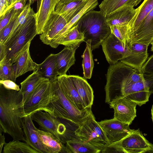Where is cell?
<instances>
[{
  "label": "cell",
  "instance_id": "cell-1",
  "mask_svg": "<svg viewBox=\"0 0 153 153\" xmlns=\"http://www.w3.org/2000/svg\"><path fill=\"white\" fill-rule=\"evenodd\" d=\"M23 115L22 95L19 91L6 89L0 85V129L13 140L25 142Z\"/></svg>",
  "mask_w": 153,
  "mask_h": 153
},
{
  "label": "cell",
  "instance_id": "cell-2",
  "mask_svg": "<svg viewBox=\"0 0 153 153\" xmlns=\"http://www.w3.org/2000/svg\"><path fill=\"white\" fill-rule=\"evenodd\" d=\"M76 25L84 35V42L91 40L92 50L98 48L111 33L106 18L100 10L88 12L81 18Z\"/></svg>",
  "mask_w": 153,
  "mask_h": 153
},
{
  "label": "cell",
  "instance_id": "cell-3",
  "mask_svg": "<svg viewBox=\"0 0 153 153\" xmlns=\"http://www.w3.org/2000/svg\"><path fill=\"white\" fill-rule=\"evenodd\" d=\"M54 95L48 108L51 114L66 119L77 126L92 113L91 108L81 111L76 108L65 94L57 78L51 81Z\"/></svg>",
  "mask_w": 153,
  "mask_h": 153
},
{
  "label": "cell",
  "instance_id": "cell-4",
  "mask_svg": "<svg viewBox=\"0 0 153 153\" xmlns=\"http://www.w3.org/2000/svg\"><path fill=\"white\" fill-rule=\"evenodd\" d=\"M36 35L35 13L32 9L25 22L14 36L8 42L3 44L6 56L4 59L13 64L22 48Z\"/></svg>",
  "mask_w": 153,
  "mask_h": 153
},
{
  "label": "cell",
  "instance_id": "cell-5",
  "mask_svg": "<svg viewBox=\"0 0 153 153\" xmlns=\"http://www.w3.org/2000/svg\"><path fill=\"white\" fill-rule=\"evenodd\" d=\"M136 70L120 61L110 65L106 74L105 87L106 103L110 104L120 97L127 79Z\"/></svg>",
  "mask_w": 153,
  "mask_h": 153
},
{
  "label": "cell",
  "instance_id": "cell-6",
  "mask_svg": "<svg viewBox=\"0 0 153 153\" xmlns=\"http://www.w3.org/2000/svg\"><path fill=\"white\" fill-rule=\"evenodd\" d=\"M33 120L39 125L40 129L53 134L59 140L65 144L73 137L71 134L70 121L42 111L31 115Z\"/></svg>",
  "mask_w": 153,
  "mask_h": 153
},
{
  "label": "cell",
  "instance_id": "cell-7",
  "mask_svg": "<svg viewBox=\"0 0 153 153\" xmlns=\"http://www.w3.org/2000/svg\"><path fill=\"white\" fill-rule=\"evenodd\" d=\"M100 153H153V144L138 129L120 140L105 146Z\"/></svg>",
  "mask_w": 153,
  "mask_h": 153
},
{
  "label": "cell",
  "instance_id": "cell-8",
  "mask_svg": "<svg viewBox=\"0 0 153 153\" xmlns=\"http://www.w3.org/2000/svg\"><path fill=\"white\" fill-rule=\"evenodd\" d=\"M54 95L51 82L46 79L41 82L31 93L23 105V118L39 111L51 114L48 106Z\"/></svg>",
  "mask_w": 153,
  "mask_h": 153
},
{
  "label": "cell",
  "instance_id": "cell-9",
  "mask_svg": "<svg viewBox=\"0 0 153 153\" xmlns=\"http://www.w3.org/2000/svg\"><path fill=\"white\" fill-rule=\"evenodd\" d=\"M76 138L102 150L108 144L102 129L93 113L74 131Z\"/></svg>",
  "mask_w": 153,
  "mask_h": 153
},
{
  "label": "cell",
  "instance_id": "cell-10",
  "mask_svg": "<svg viewBox=\"0 0 153 153\" xmlns=\"http://www.w3.org/2000/svg\"><path fill=\"white\" fill-rule=\"evenodd\" d=\"M101 45L106 59L110 65L116 64L130 54L128 44L124 43L111 33Z\"/></svg>",
  "mask_w": 153,
  "mask_h": 153
},
{
  "label": "cell",
  "instance_id": "cell-11",
  "mask_svg": "<svg viewBox=\"0 0 153 153\" xmlns=\"http://www.w3.org/2000/svg\"><path fill=\"white\" fill-rule=\"evenodd\" d=\"M109 104L114 111V118L129 125L136 117L137 104L126 97L116 99Z\"/></svg>",
  "mask_w": 153,
  "mask_h": 153
},
{
  "label": "cell",
  "instance_id": "cell-12",
  "mask_svg": "<svg viewBox=\"0 0 153 153\" xmlns=\"http://www.w3.org/2000/svg\"><path fill=\"white\" fill-rule=\"evenodd\" d=\"M103 131L108 144L122 140L133 131L129 125L114 118L98 122Z\"/></svg>",
  "mask_w": 153,
  "mask_h": 153
},
{
  "label": "cell",
  "instance_id": "cell-13",
  "mask_svg": "<svg viewBox=\"0 0 153 153\" xmlns=\"http://www.w3.org/2000/svg\"><path fill=\"white\" fill-rule=\"evenodd\" d=\"M68 23V21L62 16L54 11L51 14L42 33L40 35V39L44 44L49 45L52 39Z\"/></svg>",
  "mask_w": 153,
  "mask_h": 153
},
{
  "label": "cell",
  "instance_id": "cell-14",
  "mask_svg": "<svg viewBox=\"0 0 153 153\" xmlns=\"http://www.w3.org/2000/svg\"><path fill=\"white\" fill-rule=\"evenodd\" d=\"M32 41L28 42L21 49L14 60L13 64L15 76L18 77L29 71L37 70L39 64L32 59L30 52V47Z\"/></svg>",
  "mask_w": 153,
  "mask_h": 153
},
{
  "label": "cell",
  "instance_id": "cell-15",
  "mask_svg": "<svg viewBox=\"0 0 153 153\" xmlns=\"http://www.w3.org/2000/svg\"><path fill=\"white\" fill-rule=\"evenodd\" d=\"M153 39V9L126 41L149 45Z\"/></svg>",
  "mask_w": 153,
  "mask_h": 153
},
{
  "label": "cell",
  "instance_id": "cell-16",
  "mask_svg": "<svg viewBox=\"0 0 153 153\" xmlns=\"http://www.w3.org/2000/svg\"><path fill=\"white\" fill-rule=\"evenodd\" d=\"M128 45L130 51V54L120 61L140 71L148 57L147 49L149 45L136 42Z\"/></svg>",
  "mask_w": 153,
  "mask_h": 153
},
{
  "label": "cell",
  "instance_id": "cell-17",
  "mask_svg": "<svg viewBox=\"0 0 153 153\" xmlns=\"http://www.w3.org/2000/svg\"><path fill=\"white\" fill-rule=\"evenodd\" d=\"M151 94L143 80L126 87L121 91V97H126L137 105L141 106L149 101Z\"/></svg>",
  "mask_w": 153,
  "mask_h": 153
},
{
  "label": "cell",
  "instance_id": "cell-18",
  "mask_svg": "<svg viewBox=\"0 0 153 153\" xmlns=\"http://www.w3.org/2000/svg\"><path fill=\"white\" fill-rule=\"evenodd\" d=\"M81 43L65 46L59 53L56 54V68L58 76L66 74L69 68L75 62V53Z\"/></svg>",
  "mask_w": 153,
  "mask_h": 153
},
{
  "label": "cell",
  "instance_id": "cell-19",
  "mask_svg": "<svg viewBox=\"0 0 153 153\" xmlns=\"http://www.w3.org/2000/svg\"><path fill=\"white\" fill-rule=\"evenodd\" d=\"M31 115L24 118L23 129L26 142L39 153H48L42 144Z\"/></svg>",
  "mask_w": 153,
  "mask_h": 153
},
{
  "label": "cell",
  "instance_id": "cell-20",
  "mask_svg": "<svg viewBox=\"0 0 153 153\" xmlns=\"http://www.w3.org/2000/svg\"><path fill=\"white\" fill-rule=\"evenodd\" d=\"M137 9L132 19L125 26L126 42L153 9V0H144Z\"/></svg>",
  "mask_w": 153,
  "mask_h": 153
},
{
  "label": "cell",
  "instance_id": "cell-21",
  "mask_svg": "<svg viewBox=\"0 0 153 153\" xmlns=\"http://www.w3.org/2000/svg\"><path fill=\"white\" fill-rule=\"evenodd\" d=\"M85 108H91L94 99V92L85 79L78 75H69Z\"/></svg>",
  "mask_w": 153,
  "mask_h": 153
},
{
  "label": "cell",
  "instance_id": "cell-22",
  "mask_svg": "<svg viewBox=\"0 0 153 153\" xmlns=\"http://www.w3.org/2000/svg\"><path fill=\"white\" fill-rule=\"evenodd\" d=\"M57 78L65 96L76 108L81 111L89 108H85L69 75L58 76Z\"/></svg>",
  "mask_w": 153,
  "mask_h": 153
},
{
  "label": "cell",
  "instance_id": "cell-23",
  "mask_svg": "<svg viewBox=\"0 0 153 153\" xmlns=\"http://www.w3.org/2000/svg\"><path fill=\"white\" fill-rule=\"evenodd\" d=\"M58 0H41L40 6L35 13L37 34L40 35L51 14L55 10Z\"/></svg>",
  "mask_w": 153,
  "mask_h": 153
},
{
  "label": "cell",
  "instance_id": "cell-24",
  "mask_svg": "<svg viewBox=\"0 0 153 153\" xmlns=\"http://www.w3.org/2000/svg\"><path fill=\"white\" fill-rule=\"evenodd\" d=\"M137 9L128 5L123 6L106 17L109 26L126 25L132 19Z\"/></svg>",
  "mask_w": 153,
  "mask_h": 153
},
{
  "label": "cell",
  "instance_id": "cell-25",
  "mask_svg": "<svg viewBox=\"0 0 153 153\" xmlns=\"http://www.w3.org/2000/svg\"><path fill=\"white\" fill-rule=\"evenodd\" d=\"M40 140L48 153H65V145L53 134L36 128Z\"/></svg>",
  "mask_w": 153,
  "mask_h": 153
},
{
  "label": "cell",
  "instance_id": "cell-26",
  "mask_svg": "<svg viewBox=\"0 0 153 153\" xmlns=\"http://www.w3.org/2000/svg\"><path fill=\"white\" fill-rule=\"evenodd\" d=\"M88 0H77L56 6L55 12L62 16L68 23L82 9Z\"/></svg>",
  "mask_w": 153,
  "mask_h": 153
},
{
  "label": "cell",
  "instance_id": "cell-27",
  "mask_svg": "<svg viewBox=\"0 0 153 153\" xmlns=\"http://www.w3.org/2000/svg\"><path fill=\"white\" fill-rule=\"evenodd\" d=\"M46 79L36 70L20 83L21 87L19 92L22 96L23 105L36 87Z\"/></svg>",
  "mask_w": 153,
  "mask_h": 153
},
{
  "label": "cell",
  "instance_id": "cell-28",
  "mask_svg": "<svg viewBox=\"0 0 153 153\" xmlns=\"http://www.w3.org/2000/svg\"><path fill=\"white\" fill-rule=\"evenodd\" d=\"M37 71L44 78L53 81L58 76L56 54L51 53L41 63L39 64Z\"/></svg>",
  "mask_w": 153,
  "mask_h": 153
},
{
  "label": "cell",
  "instance_id": "cell-29",
  "mask_svg": "<svg viewBox=\"0 0 153 153\" xmlns=\"http://www.w3.org/2000/svg\"><path fill=\"white\" fill-rule=\"evenodd\" d=\"M65 153H100L101 150L88 142L77 138L67 141L65 144Z\"/></svg>",
  "mask_w": 153,
  "mask_h": 153
},
{
  "label": "cell",
  "instance_id": "cell-30",
  "mask_svg": "<svg viewBox=\"0 0 153 153\" xmlns=\"http://www.w3.org/2000/svg\"><path fill=\"white\" fill-rule=\"evenodd\" d=\"M83 34L78 30L77 26L73 27L50 46L56 48L60 45L71 46L84 41Z\"/></svg>",
  "mask_w": 153,
  "mask_h": 153
},
{
  "label": "cell",
  "instance_id": "cell-31",
  "mask_svg": "<svg viewBox=\"0 0 153 153\" xmlns=\"http://www.w3.org/2000/svg\"><path fill=\"white\" fill-rule=\"evenodd\" d=\"M98 0H88L80 12L71 19L62 30L52 39L49 45H52L67 31L76 26L79 20L84 15L94 9L98 4Z\"/></svg>",
  "mask_w": 153,
  "mask_h": 153
},
{
  "label": "cell",
  "instance_id": "cell-32",
  "mask_svg": "<svg viewBox=\"0 0 153 153\" xmlns=\"http://www.w3.org/2000/svg\"><path fill=\"white\" fill-rule=\"evenodd\" d=\"M142 0H103L99 5L100 10L105 17L111 14L120 7L128 5L133 7Z\"/></svg>",
  "mask_w": 153,
  "mask_h": 153
},
{
  "label": "cell",
  "instance_id": "cell-33",
  "mask_svg": "<svg viewBox=\"0 0 153 153\" xmlns=\"http://www.w3.org/2000/svg\"><path fill=\"white\" fill-rule=\"evenodd\" d=\"M86 42V48L82 56L83 58L82 67L84 78L90 79L92 76L94 63L91 45V40H88Z\"/></svg>",
  "mask_w": 153,
  "mask_h": 153
},
{
  "label": "cell",
  "instance_id": "cell-34",
  "mask_svg": "<svg viewBox=\"0 0 153 153\" xmlns=\"http://www.w3.org/2000/svg\"><path fill=\"white\" fill-rule=\"evenodd\" d=\"M19 140L6 143L4 145L3 153H39L26 142Z\"/></svg>",
  "mask_w": 153,
  "mask_h": 153
},
{
  "label": "cell",
  "instance_id": "cell-35",
  "mask_svg": "<svg viewBox=\"0 0 153 153\" xmlns=\"http://www.w3.org/2000/svg\"><path fill=\"white\" fill-rule=\"evenodd\" d=\"M29 3L27 4L23 10L19 15L10 34L4 44L8 42L14 36L25 23L27 16L32 9Z\"/></svg>",
  "mask_w": 153,
  "mask_h": 153
},
{
  "label": "cell",
  "instance_id": "cell-36",
  "mask_svg": "<svg viewBox=\"0 0 153 153\" xmlns=\"http://www.w3.org/2000/svg\"><path fill=\"white\" fill-rule=\"evenodd\" d=\"M13 64L5 59L0 61V80L9 79L15 82L16 79Z\"/></svg>",
  "mask_w": 153,
  "mask_h": 153
},
{
  "label": "cell",
  "instance_id": "cell-37",
  "mask_svg": "<svg viewBox=\"0 0 153 153\" xmlns=\"http://www.w3.org/2000/svg\"><path fill=\"white\" fill-rule=\"evenodd\" d=\"M19 14L16 13L8 24L0 30V44H4L6 41Z\"/></svg>",
  "mask_w": 153,
  "mask_h": 153
},
{
  "label": "cell",
  "instance_id": "cell-38",
  "mask_svg": "<svg viewBox=\"0 0 153 153\" xmlns=\"http://www.w3.org/2000/svg\"><path fill=\"white\" fill-rule=\"evenodd\" d=\"M111 33L125 44H127L126 39L125 26H110Z\"/></svg>",
  "mask_w": 153,
  "mask_h": 153
},
{
  "label": "cell",
  "instance_id": "cell-39",
  "mask_svg": "<svg viewBox=\"0 0 153 153\" xmlns=\"http://www.w3.org/2000/svg\"><path fill=\"white\" fill-rule=\"evenodd\" d=\"M16 13V11L12 7L3 15L0 17V30L8 24Z\"/></svg>",
  "mask_w": 153,
  "mask_h": 153
},
{
  "label": "cell",
  "instance_id": "cell-40",
  "mask_svg": "<svg viewBox=\"0 0 153 153\" xmlns=\"http://www.w3.org/2000/svg\"><path fill=\"white\" fill-rule=\"evenodd\" d=\"M143 81V74L140 71L136 69L127 79L124 88L132 84Z\"/></svg>",
  "mask_w": 153,
  "mask_h": 153
},
{
  "label": "cell",
  "instance_id": "cell-41",
  "mask_svg": "<svg viewBox=\"0 0 153 153\" xmlns=\"http://www.w3.org/2000/svg\"><path fill=\"white\" fill-rule=\"evenodd\" d=\"M141 72L143 74H153V54L148 58L141 70Z\"/></svg>",
  "mask_w": 153,
  "mask_h": 153
},
{
  "label": "cell",
  "instance_id": "cell-42",
  "mask_svg": "<svg viewBox=\"0 0 153 153\" xmlns=\"http://www.w3.org/2000/svg\"><path fill=\"white\" fill-rule=\"evenodd\" d=\"M0 85L8 90L19 91L20 89L19 86L16 84L15 82L9 79L0 80Z\"/></svg>",
  "mask_w": 153,
  "mask_h": 153
},
{
  "label": "cell",
  "instance_id": "cell-43",
  "mask_svg": "<svg viewBox=\"0 0 153 153\" xmlns=\"http://www.w3.org/2000/svg\"><path fill=\"white\" fill-rule=\"evenodd\" d=\"M144 82L151 94L153 93V74H143Z\"/></svg>",
  "mask_w": 153,
  "mask_h": 153
},
{
  "label": "cell",
  "instance_id": "cell-44",
  "mask_svg": "<svg viewBox=\"0 0 153 153\" xmlns=\"http://www.w3.org/2000/svg\"><path fill=\"white\" fill-rule=\"evenodd\" d=\"M27 0H19L13 5L12 7L16 13L20 14L26 6Z\"/></svg>",
  "mask_w": 153,
  "mask_h": 153
},
{
  "label": "cell",
  "instance_id": "cell-45",
  "mask_svg": "<svg viewBox=\"0 0 153 153\" xmlns=\"http://www.w3.org/2000/svg\"><path fill=\"white\" fill-rule=\"evenodd\" d=\"M7 10L6 0H0V17L3 15Z\"/></svg>",
  "mask_w": 153,
  "mask_h": 153
},
{
  "label": "cell",
  "instance_id": "cell-46",
  "mask_svg": "<svg viewBox=\"0 0 153 153\" xmlns=\"http://www.w3.org/2000/svg\"><path fill=\"white\" fill-rule=\"evenodd\" d=\"M0 153H1L2 147L6 143L5 142V136L1 134L2 131L0 130Z\"/></svg>",
  "mask_w": 153,
  "mask_h": 153
},
{
  "label": "cell",
  "instance_id": "cell-47",
  "mask_svg": "<svg viewBox=\"0 0 153 153\" xmlns=\"http://www.w3.org/2000/svg\"><path fill=\"white\" fill-rule=\"evenodd\" d=\"M5 53L3 45L0 44V61L5 58Z\"/></svg>",
  "mask_w": 153,
  "mask_h": 153
},
{
  "label": "cell",
  "instance_id": "cell-48",
  "mask_svg": "<svg viewBox=\"0 0 153 153\" xmlns=\"http://www.w3.org/2000/svg\"><path fill=\"white\" fill-rule=\"evenodd\" d=\"M19 0H6L7 5V11L11 8L15 3Z\"/></svg>",
  "mask_w": 153,
  "mask_h": 153
},
{
  "label": "cell",
  "instance_id": "cell-49",
  "mask_svg": "<svg viewBox=\"0 0 153 153\" xmlns=\"http://www.w3.org/2000/svg\"><path fill=\"white\" fill-rule=\"evenodd\" d=\"M77 0H58L59 2L56 6L59 5Z\"/></svg>",
  "mask_w": 153,
  "mask_h": 153
},
{
  "label": "cell",
  "instance_id": "cell-50",
  "mask_svg": "<svg viewBox=\"0 0 153 153\" xmlns=\"http://www.w3.org/2000/svg\"><path fill=\"white\" fill-rule=\"evenodd\" d=\"M151 118L153 124V104L152 105L151 110Z\"/></svg>",
  "mask_w": 153,
  "mask_h": 153
},
{
  "label": "cell",
  "instance_id": "cell-51",
  "mask_svg": "<svg viewBox=\"0 0 153 153\" xmlns=\"http://www.w3.org/2000/svg\"><path fill=\"white\" fill-rule=\"evenodd\" d=\"M29 1V3H30L31 5L33 4L36 0H28Z\"/></svg>",
  "mask_w": 153,
  "mask_h": 153
},
{
  "label": "cell",
  "instance_id": "cell-52",
  "mask_svg": "<svg viewBox=\"0 0 153 153\" xmlns=\"http://www.w3.org/2000/svg\"><path fill=\"white\" fill-rule=\"evenodd\" d=\"M150 44L152 45V47L151 48V51H153V39Z\"/></svg>",
  "mask_w": 153,
  "mask_h": 153
}]
</instances>
